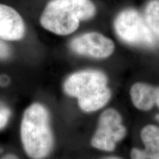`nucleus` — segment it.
Here are the masks:
<instances>
[{"instance_id":"6","label":"nucleus","mask_w":159,"mask_h":159,"mask_svg":"<svg viewBox=\"0 0 159 159\" xmlns=\"http://www.w3.org/2000/svg\"><path fill=\"white\" fill-rule=\"evenodd\" d=\"M69 47L77 55L102 59L113 54L115 46L111 39L100 33L91 32L73 39Z\"/></svg>"},{"instance_id":"15","label":"nucleus","mask_w":159,"mask_h":159,"mask_svg":"<svg viewBox=\"0 0 159 159\" xmlns=\"http://www.w3.org/2000/svg\"><path fill=\"white\" fill-rule=\"evenodd\" d=\"M8 77H7L6 76H2L0 77V85H6L7 83V81H8Z\"/></svg>"},{"instance_id":"11","label":"nucleus","mask_w":159,"mask_h":159,"mask_svg":"<svg viewBox=\"0 0 159 159\" xmlns=\"http://www.w3.org/2000/svg\"><path fill=\"white\" fill-rule=\"evenodd\" d=\"M11 115V110L3 103L0 102V130L7 125Z\"/></svg>"},{"instance_id":"3","label":"nucleus","mask_w":159,"mask_h":159,"mask_svg":"<svg viewBox=\"0 0 159 159\" xmlns=\"http://www.w3.org/2000/svg\"><path fill=\"white\" fill-rule=\"evenodd\" d=\"M96 13L90 0H52L40 18L43 28L59 35H67L79 27L80 21L89 20Z\"/></svg>"},{"instance_id":"8","label":"nucleus","mask_w":159,"mask_h":159,"mask_svg":"<svg viewBox=\"0 0 159 159\" xmlns=\"http://www.w3.org/2000/svg\"><path fill=\"white\" fill-rule=\"evenodd\" d=\"M155 87L147 83H134L130 91L133 104L140 111L151 110L155 105Z\"/></svg>"},{"instance_id":"5","label":"nucleus","mask_w":159,"mask_h":159,"mask_svg":"<svg viewBox=\"0 0 159 159\" xmlns=\"http://www.w3.org/2000/svg\"><path fill=\"white\" fill-rule=\"evenodd\" d=\"M126 133L120 114L114 108L106 109L99 116L98 127L91 139V144L97 150L112 152L117 143L125 138Z\"/></svg>"},{"instance_id":"1","label":"nucleus","mask_w":159,"mask_h":159,"mask_svg":"<svg viewBox=\"0 0 159 159\" xmlns=\"http://www.w3.org/2000/svg\"><path fill=\"white\" fill-rule=\"evenodd\" d=\"M108 82L102 71L87 69L69 75L63 83V90L77 99L81 110L91 113L103 108L110 100L111 91Z\"/></svg>"},{"instance_id":"7","label":"nucleus","mask_w":159,"mask_h":159,"mask_svg":"<svg viewBox=\"0 0 159 159\" xmlns=\"http://www.w3.org/2000/svg\"><path fill=\"white\" fill-rule=\"evenodd\" d=\"M25 33V22L19 13L13 7L0 4V39L18 41Z\"/></svg>"},{"instance_id":"10","label":"nucleus","mask_w":159,"mask_h":159,"mask_svg":"<svg viewBox=\"0 0 159 159\" xmlns=\"http://www.w3.org/2000/svg\"><path fill=\"white\" fill-rule=\"evenodd\" d=\"M144 16L149 27L159 37V0H152L147 5Z\"/></svg>"},{"instance_id":"2","label":"nucleus","mask_w":159,"mask_h":159,"mask_svg":"<svg viewBox=\"0 0 159 159\" xmlns=\"http://www.w3.org/2000/svg\"><path fill=\"white\" fill-rule=\"evenodd\" d=\"M20 130L27 156L32 159H44L49 156L53 148L54 139L49 111L44 105L35 102L26 109Z\"/></svg>"},{"instance_id":"9","label":"nucleus","mask_w":159,"mask_h":159,"mask_svg":"<svg viewBox=\"0 0 159 159\" xmlns=\"http://www.w3.org/2000/svg\"><path fill=\"white\" fill-rule=\"evenodd\" d=\"M141 139L148 159H159V128L148 125L141 131Z\"/></svg>"},{"instance_id":"18","label":"nucleus","mask_w":159,"mask_h":159,"mask_svg":"<svg viewBox=\"0 0 159 159\" xmlns=\"http://www.w3.org/2000/svg\"><path fill=\"white\" fill-rule=\"evenodd\" d=\"M156 120L158 121V122H159V114L156 116Z\"/></svg>"},{"instance_id":"16","label":"nucleus","mask_w":159,"mask_h":159,"mask_svg":"<svg viewBox=\"0 0 159 159\" xmlns=\"http://www.w3.org/2000/svg\"><path fill=\"white\" fill-rule=\"evenodd\" d=\"M1 159H19V158L16 156H15V155L13 154H8V155H6L3 157V158H2Z\"/></svg>"},{"instance_id":"17","label":"nucleus","mask_w":159,"mask_h":159,"mask_svg":"<svg viewBox=\"0 0 159 159\" xmlns=\"http://www.w3.org/2000/svg\"><path fill=\"white\" fill-rule=\"evenodd\" d=\"M104 159H121V158H117V157H108V158H106Z\"/></svg>"},{"instance_id":"12","label":"nucleus","mask_w":159,"mask_h":159,"mask_svg":"<svg viewBox=\"0 0 159 159\" xmlns=\"http://www.w3.org/2000/svg\"><path fill=\"white\" fill-rule=\"evenodd\" d=\"M11 52L9 47L0 40V59H7L11 56Z\"/></svg>"},{"instance_id":"13","label":"nucleus","mask_w":159,"mask_h":159,"mask_svg":"<svg viewBox=\"0 0 159 159\" xmlns=\"http://www.w3.org/2000/svg\"><path fill=\"white\" fill-rule=\"evenodd\" d=\"M130 159H148L144 150L139 148H133L130 152Z\"/></svg>"},{"instance_id":"4","label":"nucleus","mask_w":159,"mask_h":159,"mask_svg":"<svg viewBox=\"0 0 159 159\" xmlns=\"http://www.w3.org/2000/svg\"><path fill=\"white\" fill-rule=\"evenodd\" d=\"M114 29L119 39L128 44L148 48L156 44L153 33L136 10L121 12L114 21Z\"/></svg>"},{"instance_id":"14","label":"nucleus","mask_w":159,"mask_h":159,"mask_svg":"<svg viewBox=\"0 0 159 159\" xmlns=\"http://www.w3.org/2000/svg\"><path fill=\"white\" fill-rule=\"evenodd\" d=\"M155 104L159 108V87H156L155 90Z\"/></svg>"}]
</instances>
